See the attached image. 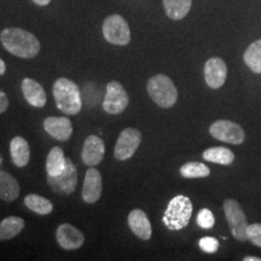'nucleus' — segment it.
<instances>
[{
    "label": "nucleus",
    "instance_id": "obj_5",
    "mask_svg": "<svg viewBox=\"0 0 261 261\" xmlns=\"http://www.w3.org/2000/svg\"><path fill=\"white\" fill-rule=\"evenodd\" d=\"M103 35L108 42L119 46H126L130 41L129 25L122 16L110 15L103 22Z\"/></svg>",
    "mask_w": 261,
    "mask_h": 261
},
{
    "label": "nucleus",
    "instance_id": "obj_14",
    "mask_svg": "<svg viewBox=\"0 0 261 261\" xmlns=\"http://www.w3.org/2000/svg\"><path fill=\"white\" fill-rule=\"evenodd\" d=\"M57 242L65 250H76L83 247L85 236L79 228L70 224H62L56 232Z\"/></svg>",
    "mask_w": 261,
    "mask_h": 261
},
{
    "label": "nucleus",
    "instance_id": "obj_22",
    "mask_svg": "<svg viewBox=\"0 0 261 261\" xmlns=\"http://www.w3.org/2000/svg\"><path fill=\"white\" fill-rule=\"evenodd\" d=\"M192 0H163L166 14L173 21L182 19L190 12Z\"/></svg>",
    "mask_w": 261,
    "mask_h": 261
},
{
    "label": "nucleus",
    "instance_id": "obj_23",
    "mask_svg": "<svg viewBox=\"0 0 261 261\" xmlns=\"http://www.w3.org/2000/svg\"><path fill=\"white\" fill-rule=\"evenodd\" d=\"M244 63L253 73L261 74V39L252 42L243 55Z\"/></svg>",
    "mask_w": 261,
    "mask_h": 261
},
{
    "label": "nucleus",
    "instance_id": "obj_20",
    "mask_svg": "<svg viewBox=\"0 0 261 261\" xmlns=\"http://www.w3.org/2000/svg\"><path fill=\"white\" fill-rule=\"evenodd\" d=\"M24 228V220L19 217H8L0 221V241H8L18 236Z\"/></svg>",
    "mask_w": 261,
    "mask_h": 261
},
{
    "label": "nucleus",
    "instance_id": "obj_13",
    "mask_svg": "<svg viewBox=\"0 0 261 261\" xmlns=\"http://www.w3.org/2000/svg\"><path fill=\"white\" fill-rule=\"evenodd\" d=\"M106 154V146H104L103 140L98 136H89L85 140L83 151H81V160L84 165L89 167H94L102 162Z\"/></svg>",
    "mask_w": 261,
    "mask_h": 261
},
{
    "label": "nucleus",
    "instance_id": "obj_8",
    "mask_svg": "<svg viewBox=\"0 0 261 261\" xmlns=\"http://www.w3.org/2000/svg\"><path fill=\"white\" fill-rule=\"evenodd\" d=\"M210 133L215 139L234 145L242 144L246 138L242 127L230 120H218L213 122L210 127Z\"/></svg>",
    "mask_w": 261,
    "mask_h": 261
},
{
    "label": "nucleus",
    "instance_id": "obj_12",
    "mask_svg": "<svg viewBox=\"0 0 261 261\" xmlns=\"http://www.w3.org/2000/svg\"><path fill=\"white\" fill-rule=\"evenodd\" d=\"M103 190V180L102 175L98 169L94 167H91L89 171L86 172L85 175V180L83 185V200L89 204H93L99 200L102 196Z\"/></svg>",
    "mask_w": 261,
    "mask_h": 261
},
{
    "label": "nucleus",
    "instance_id": "obj_26",
    "mask_svg": "<svg viewBox=\"0 0 261 261\" xmlns=\"http://www.w3.org/2000/svg\"><path fill=\"white\" fill-rule=\"evenodd\" d=\"M180 174L184 178H205L211 174V169L201 162H188L180 167Z\"/></svg>",
    "mask_w": 261,
    "mask_h": 261
},
{
    "label": "nucleus",
    "instance_id": "obj_33",
    "mask_svg": "<svg viewBox=\"0 0 261 261\" xmlns=\"http://www.w3.org/2000/svg\"><path fill=\"white\" fill-rule=\"evenodd\" d=\"M244 261H261V257H256V256H246L243 257Z\"/></svg>",
    "mask_w": 261,
    "mask_h": 261
},
{
    "label": "nucleus",
    "instance_id": "obj_21",
    "mask_svg": "<svg viewBox=\"0 0 261 261\" xmlns=\"http://www.w3.org/2000/svg\"><path fill=\"white\" fill-rule=\"evenodd\" d=\"M65 165H67V159H65L63 150L60 146L52 148L48 152L46 160L47 175H52V177L60 175L64 171Z\"/></svg>",
    "mask_w": 261,
    "mask_h": 261
},
{
    "label": "nucleus",
    "instance_id": "obj_30",
    "mask_svg": "<svg viewBox=\"0 0 261 261\" xmlns=\"http://www.w3.org/2000/svg\"><path fill=\"white\" fill-rule=\"evenodd\" d=\"M9 108V98L3 90H0V114L6 112Z\"/></svg>",
    "mask_w": 261,
    "mask_h": 261
},
{
    "label": "nucleus",
    "instance_id": "obj_28",
    "mask_svg": "<svg viewBox=\"0 0 261 261\" xmlns=\"http://www.w3.org/2000/svg\"><path fill=\"white\" fill-rule=\"evenodd\" d=\"M247 237L254 246L261 248V224H252L248 225Z\"/></svg>",
    "mask_w": 261,
    "mask_h": 261
},
{
    "label": "nucleus",
    "instance_id": "obj_16",
    "mask_svg": "<svg viewBox=\"0 0 261 261\" xmlns=\"http://www.w3.org/2000/svg\"><path fill=\"white\" fill-rule=\"evenodd\" d=\"M128 226L132 232L142 241H148L151 238V224H150L148 215L142 210H133L128 214Z\"/></svg>",
    "mask_w": 261,
    "mask_h": 261
},
{
    "label": "nucleus",
    "instance_id": "obj_7",
    "mask_svg": "<svg viewBox=\"0 0 261 261\" xmlns=\"http://www.w3.org/2000/svg\"><path fill=\"white\" fill-rule=\"evenodd\" d=\"M129 103L128 94L123 86L117 81H110L107 85L106 97L103 100L104 112L110 115H117L125 112Z\"/></svg>",
    "mask_w": 261,
    "mask_h": 261
},
{
    "label": "nucleus",
    "instance_id": "obj_4",
    "mask_svg": "<svg viewBox=\"0 0 261 261\" xmlns=\"http://www.w3.org/2000/svg\"><path fill=\"white\" fill-rule=\"evenodd\" d=\"M146 90H148L150 98L159 107L167 109V108H172L177 103L178 90L167 75L158 74L152 76L148 81Z\"/></svg>",
    "mask_w": 261,
    "mask_h": 261
},
{
    "label": "nucleus",
    "instance_id": "obj_29",
    "mask_svg": "<svg viewBox=\"0 0 261 261\" xmlns=\"http://www.w3.org/2000/svg\"><path fill=\"white\" fill-rule=\"evenodd\" d=\"M200 248L205 253H215L218 249H219V241L214 237H203L201 238L200 242Z\"/></svg>",
    "mask_w": 261,
    "mask_h": 261
},
{
    "label": "nucleus",
    "instance_id": "obj_6",
    "mask_svg": "<svg viewBox=\"0 0 261 261\" xmlns=\"http://www.w3.org/2000/svg\"><path fill=\"white\" fill-rule=\"evenodd\" d=\"M224 212L232 236L240 242H246L248 223L241 204L232 198H227L224 202Z\"/></svg>",
    "mask_w": 261,
    "mask_h": 261
},
{
    "label": "nucleus",
    "instance_id": "obj_25",
    "mask_svg": "<svg viewBox=\"0 0 261 261\" xmlns=\"http://www.w3.org/2000/svg\"><path fill=\"white\" fill-rule=\"evenodd\" d=\"M24 204L28 210H31L39 215H47L54 211V204H52L51 201L35 194L25 196Z\"/></svg>",
    "mask_w": 261,
    "mask_h": 261
},
{
    "label": "nucleus",
    "instance_id": "obj_2",
    "mask_svg": "<svg viewBox=\"0 0 261 261\" xmlns=\"http://www.w3.org/2000/svg\"><path fill=\"white\" fill-rule=\"evenodd\" d=\"M57 108L67 115H77L83 108L79 86L67 77H60L52 87Z\"/></svg>",
    "mask_w": 261,
    "mask_h": 261
},
{
    "label": "nucleus",
    "instance_id": "obj_27",
    "mask_svg": "<svg viewBox=\"0 0 261 261\" xmlns=\"http://www.w3.org/2000/svg\"><path fill=\"white\" fill-rule=\"evenodd\" d=\"M197 224L200 225L202 228H212L215 224L214 215L210 210L203 208L200 211V213L197 214Z\"/></svg>",
    "mask_w": 261,
    "mask_h": 261
},
{
    "label": "nucleus",
    "instance_id": "obj_15",
    "mask_svg": "<svg viewBox=\"0 0 261 261\" xmlns=\"http://www.w3.org/2000/svg\"><path fill=\"white\" fill-rule=\"evenodd\" d=\"M42 125L52 138L60 140V142H67L73 135V125L68 117L48 116L44 120Z\"/></svg>",
    "mask_w": 261,
    "mask_h": 261
},
{
    "label": "nucleus",
    "instance_id": "obj_18",
    "mask_svg": "<svg viewBox=\"0 0 261 261\" xmlns=\"http://www.w3.org/2000/svg\"><path fill=\"white\" fill-rule=\"evenodd\" d=\"M10 155H11V160L16 167H25L31 159V148H29L27 140L22 137L12 138L10 143Z\"/></svg>",
    "mask_w": 261,
    "mask_h": 261
},
{
    "label": "nucleus",
    "instance_id": "obj_9",
    "mask_svg": "<svg viewBox=\"0 0 261 261\" xmlns=\"http://www.w3.org/2000/svg\"><path fill=\"white\" fill-rule=\"evenodd\" d=\"M140 143H142V133L138 129L132 127L125 128L117 138L114 156L119 161H127L136 154Z\"/></svg>",
    "mask_w": 261,
    "mask_h": 261
},
{
    "label": "nucleus",
    "instance_id": "obj_32",
    "mask_svg": "<svg viewBox=\"0 0 261 261\" xmlns=\"http://www.w3.org/2000/svg\"><path fill=\"white\" fill-rule=\"evenodd\" d=\"M6 71V65H5V62L0 58V75H3Z\"/></svg>",
    "mask_w": 261,
    "mask_h": 261
},
{
    "label": "nucleus",
    "instance_id": "obj_19",
    "mask_svg": "<svg viewBox=\"0 0 261 261\" xmlns=\"http://www.w3.org/2000/svg\"><path fill=\"white\" fill-rule=\"evenodd\" d=\"M19 196V185L11 174L0 171V200L14 202Z\"/></svg>",
    "mask_w": 261,
    "mask_h": 261
},
{
    "label": "nucleus",
    "instance_id": "obj_11",
    "mask_svg": "<svg viewBox=\"0 0 261 261\" xmlns=\"http://www.w3.org/2000/svg\"><path fill=\"white\" fill-rule=\"evenodd\" d=\"M227 76V67L219 57L210 58L204 64V80L213 90L224 86Z\"/></svg>",
    "mask_w": 261,
    "mask_h": 261
},
{
    "label": "nucleus",
    "instance_id": "obj_17",
    "mask_svg": "<svg viewBox=\"0 0 261 261\" xmlns=\"http://www.w3.org/2000/svg\"><path fill=\"white\" fill-rule=\"evenodd\" d=\"M22 92L25 100L31 104V106L35 108H42L46 104V93L42 86L35 80L25 77L22 81Z\"/></svg>",
    "mask_w": 261,
    "mask_h": 261
},
{
    "label": "nucleus",
    "instance_id": "obj_1",
    "mask_svg": "<svg viewBox=\"0 0 261 261\" xmlns=\"http://www.w3.org/2000/svg\"><path fill=\"white\" fill-rule=\"evenodd\" d=\"M0 41L6 51L15 56L34 58L40 51V41L31 32L21 28H6L0 33Z\"/></svg>",
    "mask_w": 261,
    "mask_h": 261
},
{
    "label": "nucleus",
    "instance_id": "obj_24",
    "mask_svg": "<svg viewBox=\"0 0 261 261\" xmlns=\"http://www.w3.org/2000/svg\"><path fill=\"white\" fill-rule=\"evenodd\" d=\"M203 159L205 161L219 163V165L228 166L233 162L234 154L230 149L223 148V146H214V148H210L204 150Z\"/></svg>",
    "mask_w": 261,
    "mask_h": 261
},
{
    "label": "nucleus",
    "instance_id": "obj_31",
    "mask_svg": "<svg viewBox=\"0 0 261 261\" xmlns=\"http://www.w3.org/2000/svg\"><path fill=\"white\" fill-rule=\"evenodd\" d=\"M33 3H35V4L39 5V6H46L51 3V0H32Z\"/></svg>",
    "mask_w": 261,
    "mask_h": 261
},
{
    "label": "nucleus",
    "instance_id": "obj_3",
    "mask_svg": "<svg viewBox=\"0 0 261 261\" xmlns=\"http://www.w3.org/2000/svg\"><path fill=\"white\" fill-rule=\"evenodd\" d=\"M192 202L184 195L173 197L163 214V224L172 231H178L187 227L192 215Z\"/></svg>",
    "mask_w": 261,
    "mask_h": 261
},
{
    "label": "nucleus",
    "instance_id": "obj_10",
    "mask_svg": "<svg viewBox=\"0 0 261 261\" xmlns=\"http://www.w3.org/2000/svg\"><path fill=\"white\" fill-rule=\"evenodd\" d=\"M47 182L54 191L60 195L73 194L77 185V169L76 166L71 162V160L67 159L64 171L60 175L52 177L47 175Z\"/></svg>",
    "mask_w": 261,
    "mask_h": 261
}]
</instances>
